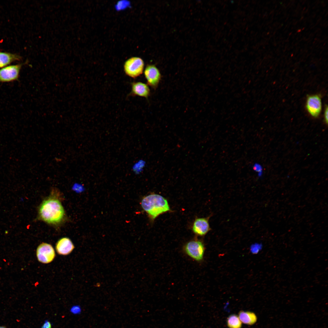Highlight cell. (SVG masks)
Returning a JSON list of instances; mask_svg holds the SVG:
<instances>
[{"instance_id":"1","label":"cell","mask_w":328,"mask_h":328,"mask_svg":"<svg viewBox=\"0 0 328 328\" xmlns=\"http://www.w3.org/2000/svg\"><path fill=\"white\" fill-rule=\"evenodd\" d=\"M65 216L64 210L61 202L53 196L43 200L38 209L39 218L50 224L56 225L60 224Z\"/></svg>"},{"instance_id":"2","label":"cell","mask_w":328,"mask_h":328,"mask_svg":"<svg viewBox=\"0 0 328 328\" xmlns=\"http://www.w3.org/2000/svg\"><path fill=\"white\" fill-rule=\"evenodd\" d=\"M141 205L142 209L153 220L160 214L170 210L167 200L157 194H151L144 197Z\"/></svg>"},{"instance_id":"3","label":"cell","mask_w":328,"mask_h":328,"mask_svg":"<svg viewBox=\"0 0 328 328\" xmlns=\"http://www.w3.org/2000/svg\"><path fill=\"white\" fill-rule=\"evenodd\" d=\"M144 67L143 60L138 57H132L128 59L125 62L124 68V72L129 77L135 78L142 74Z\"/></svg>"},{"instance_id":"4","label":"cell","mask_w":328,"mask_h":328,"mask_svg":"<svg viewBox=\"0 0 328 328\" xmlns=\"http://www.w3.org/2000/svg\"><path fill=\"white\" fill-rule=\"evenodd\" d=\"M183 250L190 258L196 261L200 262L203 260L205 248L201 241L192 240L184 245Z\"/></svg>"},{"instance_id":"5","label":"cell","mask_w":328,"mask_h":328,"mask_svg":"<svg viewBox=\"0 0 328 328\" xmlns=\"http://www.w3.org/2000/svg\"><path fill=\"white\" fill-rule=\"evenodd\" d=\"M22 64L7 66L0 69V82L6 83L17 80Z\"/></svg>"},{"instance_id":"6","label":"cell","mask_w":328,"mask_h":328,"mask_svg":"<svg viewBox=\"0 0 328 328\" xmlns=\"http://www.w3.org/2000/svg\"><path fill=\"white\" fill-rule=\"evenodd\" d=\"M36 254L38 261L44 264L51 262L55 256V251L52 246L45 243L39 245L36 249Z\"/></svg>"},{"instance_id":"7","label":"cell","mask_w":328,"mask_h":328,"mask_svg":"<svg viewBox=\"0 0 328 328\" xmlns=\"http://www.w3.org/2000/svg\"><path fill=\"white\" fill-rule=\"evenodd\" d=\"M144 74L148 84L154 89L156 88L161 78V74L158 68L154 65H148L144 70Z\"/></svg>"},{"instance_id":"8","label":"cell","mask_w":328,"mask_h":328,"mask_svg":"<svg viewBox=\"0 0 328 328\" xmlns=\"http://www.w3.org/2000/svg\"><path fill=\"white\" fill-rule=\"evenodd\" d=\"M306 108L309 114L314 117H318L322 109L320 97L316 95L309 96L307 99Z\"/></svg>"},{"instance_id":"9","label":"cell","mask_w":328,"mask_h":328,"mask_svg":"<svg viewBox=\"0 0 328 328\" xmlns=\"http://www.w3.org/2000/svg\"><path fill=\"white\" fill-rule=\"evenodd\" d=\"M192 229L194 233L198 235H205L210 230L208 219L205 218L196 219L193 223Z\"/></svg>"},{"instance_id":"10","label":"cell","mask_w":328,"mask_h":328,"mask_svg":"<svg viewBox=\"0 0 328 328\" xmlns=\"http://www.w3.org/2000/svg\"><path fill=\"white\" fill-rule=\"evenodd\" d=\"M74 248L71 240L67 237L59 239L56 244V249L59 255H67L70 254Z\"/></svg>"},{"instance_id":"11","label":"cell","mask_w":328,"mask_h":328,"mask_svg":"<svg viewBox=\"0 0 328 328\" xmlns=\"http://www.w3.org/2000/svg\"><path fill=\"white\" fill-rule=\"evenodd\" d=\"M132 95L147 98L150 94V90L148 85L142 82H134L131 84Z\"/></svg>"},{"instance_id":"12","label":"cell","mask_w":328,"mask_h":328,"mask_svg":"<svg viewBox=\"0 0 328 328\" xmlns=\"http://www.w3.org/2000/svg\"><path fill=\"white\" fill-rule=\"evenodd\" d=\"M21 57L18 55L0 51V68H2L14 61H19Z\"/></svg>"},{"instance_id":"13","label":"cell","mask_w":328,"mask_h":328,"mask_svg":"<svg viewBox=\"0 0 328 328\" xmlns=\"http://www.w3.org/2000/svg\"><path fill=\"white\" fill-rule=\"evenodd\" d=\"M239 318L241 322L248 325L253 324L257 320L255 314L250 312L240 311L239 313Z\"/></svg>"},{"instance_id":"14","label":"cell","mask_w":328,"mask_h":328,"mask_svg":"<svg viewBox=\"0 0 328 328\" xmlns=\"http://www.w3.org/2000/svg\"><path fill=\"white\" fill-rule=\"evenodd\" d=\"M227 323L229 328H241V322L236 315L230 316L227 318Z\"/></svg>"},{"instance_id":"15","label":"cell","mask_w":328,"mask_h":328,"mask_svg":"<svg viewBox=\"0 0 328 328\" xmlns=\"http://www.w3.org/2000/svg\"><path fill=\"white\" fill-rule=\"evenodd\" d=\"M262 245L259 244H255L253 245L251 248V251L253 253L255 254L258 253L261 249Z\"/></svg>"},{"instance_id":"16","label":"cell","mask_w":328,"mask_h":328,"mask_svg":"<svg viewBox=\"0 0 328 328\" xmlns=\"http://www.w3.org/2000/svg\"><path fill=\"white\" fill-rule=\"evenodd\" d=\"M81 311V308L78 306H73L71 309L70 311L73 313L77 314L80 313Z\"/></svg>"},{"instance_id":"17","label":"cell","mask_w":328,"mask_h":328,"mask_svg":"<svg viewBox=\"0 0 328 328\" xmlns=\"http://www.w3.org/2000/svg\"><path fill=\"white\" fill-rule=\"evenodd\" d=\"M41 328H52L51 323L48 320H46Z\"/></svg>"},{"instance_id":"18","label":"cell","mask_w":328,"mask_h":328,"mask_svg":"<svg viewBox=\"0 0 328 328\" xmlns=\"http://www.w3.org/2000/svg\"><path fill=\"white\" fill-rule=\"evenodd\" d=\"M73 189L76 191H80L82 189V187L81 185L78 183H75L73 186Z\"/></svg>"},{"instance_id":"19","label":"cell","mask_w":328,"mask_h":328,"mask_svg":"<svg viewBox=\"0 0 328 328\" xmlns=\"http://www.w3.org/2000/svg\"><path fill=\"white\" fill-rule=\"evenodd\" d=\"M328 108L326 107L324 115L325 121L326 124L328 123Z\"/></svg>"},{"instance_id":"20","label":"cell","mask_w":328,"mask_h":328,"mask_svg":"<svg viewBox=\"0 0 328 328\" xmlns=\"http://www.w3.org/2000/svg\"><path fill=\"white\" fill-rule=\"evenodd\" d=\"M0 328H6L5 326H0Z\"/></svg>"}]
</instances>
